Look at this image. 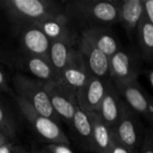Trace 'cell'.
Listing matches in <instances>:
<instances>
[{"instance_id":"obj_1","label":"cell","mask_w":153,"mask_h":153,"mask_svg":"<svg viewBox=\"0 0 153 153\" xmlns=\"http://www.w3.org/2000/svg\"><path fill=\"white\" fill-rule=\"evenodd\" d=\"M64 12L80 31L119 22L117 0H74L64 6Z\"/></svg>"},{"instance_id":"obj_2","label":"cell","mask_w":153,"mask_h":153,"mask_svg":"<svg viewBox=\"0 0 153 153\" xmlns=\"http://www.w3.org/2000/svg\"><path fill=\"white\" fill-rule=\"evenodd\" d=\"M0 9L17 32L23 27L64 13V6L52 0H1Z\"/></svg>"},{"instance_id":"obj_3","label":"cell","mask_w":153,"mask_h":153,"mask_svg":"<svg viewBox=\"0 0 153 153\" xmlns=\"http://www.w3.org/2000/svg\"><path fill=\"white\" fill-rule=\"evenodd\" d=\"M13 85L16 97L22 99L32 107L39 114L56 123L59 121L60 118L56 116L50 105L43 82L27 74H16L13 77Z\"/></svg>"},{"instance_id":"obj_4","label":"cell","mask_w":153,"mask_h":153,"mask_svg":"<svg viewBox=\"0 0 153 153\" xmlns=\"http://www.w3.org/2000/svg\"><path fill=\"white\" fill-rule=\"evenodd\" d=\"M14 100L23 117L34 128L38 134L40 135V137L49 143L64 144L67 146L70 145L69 139L56 122L39 114L32 107L22 99L14 96Z\"/></svg>"},{"instance_id":"obj_5","label":"cell","mask_w":153,"mask_h":153,"mask_svg":"<svg viewBox=\"0 0 153 153\" xmlns=\"http://www.w3.org/2000/svg\"><path fill=\"white\" fill-rule=\"evenodd\" d=\"M112 130L115 139L133 152H136L137 149L142 145L143 140L142 123L137 114L126 105L123 109L118 122Z\"/></svg>"},{"instance_id":"obj_6","label":"cell","mask_w":153,"mask_h":153,"mask_svg":"<svg viewBox=\"0 0 153 153\" xmlns=\"http://www.w3.org/2000/svg\"><path fill=\"white\" fill-rule=\"evenodd\" d=\"M43 84L55 113L71 126L74 115L78 108L75 93L58 81L47 82Z\"/></svg>"},{"instance_id":"obj_7","label":"cell","mask_w":153,"mask_h":153,"mask_svg":"<svg viewBox=\"0 0 153 153\" xmlns=\"http://www.w3.org/2000/svg\"><path fill=\"white\" fill-rule=\"evenodd\" d=\"M113 83L125 104L137 115L141 114L144 116L152 123L153 118L152 100L144 92L137 80Z\"/></svg>"},{"instance_id":"obj_8","label":"cell","mask_w":153,"mask_h":153,"mask_svg":"<svg viewBox=\"0 0 153 153\" xmlns=\"http://www.w3.org/2000/svg\"><path fill=\"white\" fill-rule=\"evenodd\" d=\"M34 25L37 26L51 42H78L80 39V30L65 15V12L63 13L44 19Z\"/></svg>"},{"instance_id":"obj_9","label":"cell","mask_w":153,"mask_h":153,"mask_svg":"<svg viewBox=\"0 0 153 153\" xmlns=\"http://www.w3.org/2000/svg\"><path fill=\"white\" fill-rule=\"evenodd\" d=\"M139 67L137 57L128 50L120 48L108 57L109 78L113 82L137 80L140 73Z\"/></svg>"},{"instance_id":"obj_10","label":"cell","mask_w":153,"mask_h":153,"mask_svg":"<svg viewBox=\"0 0 153 153\" xmlns=\"http://www.w3.org/2000/svg\"><path fill=\"white\" fill-rule=\"evenodd\" d=\"M77 48L85 66L92 76L102 80L109 79L108 56L99 50L81 33Z\"/></svg>"},{"instance_id":"obj_11","label":"cell","mask_w":153,"mask_h":153,"mask_svg":"<svg viewBox=\"0 0 153 153\" xmlns=\"http://www.w3.org/2000/svg\"><path fill=\"white\" fill-rule=\"evenodd\" d=\"M11 65L28 73L31 77L43 82L57 81V75L50 63L43 58L27 55L23 52L9 57Z\"/></svg>"},{"instance_id":"obj_12","label":"cell","mask_w":153,"mask_h":153,"mask_svg":"<svg viewBox=\"0 0 153 153\" xmlns=\"http://www.w3.org/2000/svg\"><path fill=\"white\" fill-rule=\"evenodd\" d=\"M22 52L43 58L49 62L51 41L35 25H30L18 30Z\"/></svg>"},{"instance_id":"obj_13","label":"cell","mask_w":153,"mask_h":153,"mask_svg":"<svg viewBox=\"0 0 153 153\" xmlns=\"http://www.w3.org/2000/svg\"><path fill=\"white\" fill-rule=\"evenodd\" d=\"M107 80L91 76L88 82L75 92L77 106L82 111L98 112L106 91Z\"/></svg>"},{"instance_id":"obj_14","label":"cell","mask_w":153,"mask_h":153,"mask_svg":"<svg viewBox=\"0 0 153 153\" xmlns=\"http://www.w3.org/2000/svg\"><path fill=\"white\" fill-rule=\"evenodd\" d=\"M126 104L119 95L111 79L107 80L106 91L100 105L98 114L102 120L113 129L118 122Z\"/></svg>"},{"instance_id":"obj_15","label":"cell","mask_w":153,"mask_h":153,"mask_svg":"<svg viewBox=\"0 0 153 153\" xmlns=\"http://www.w3.org/2000/svg\"><path fill=\"white\" fill-rule=\"evenodd\" d=\"M91 76L92 75L85 66L77 48L67 65L58 74L57 81L75 93L88 82Z\"/></svg>"},{"instance_id":"obj_16","label":"cell","mask_w":153,"mask_h":153,"mask_svg":"<svg viewBox=\"0 0 153 153\" xmlns=\"http://www.w3.org/2000/svg\"><path fill=\"white\" fill-rule=\"evenodd\" d=\"M91 124V137L89 151L107 153L113 140V130L102 120L97 112L87 113Z\"/></svg>"},{"instance_id":"obj_17","label":"cell","mask_w":153,"mask_h":153,"mask_svg":"<svg viewBox=\"0 0 153 153\" xmlns=\"http://www.w3.org/2000/svg\"><path fill=\"white\" fill-rule=\"evenodd\" d=\"M99 50L107 56H111L120 49V44L109 27H91L80 31Z\"/></svg>"},{"instance_id":"obj_18","label":"cell","mask_w":153,"mask_h":153,"mask_svg":"<svg viewBox=\"0 0 153 153\" xmlns=\"http://www.w3.org/2000/svg\"><path fill=\"white\" fill-rule=\"evenodd\" d=\"M119 22L122 23L128 34L136 31V28L143 18L142 0H117Z\"/></svg>"},{"instance_id":"obj_19","label":"cell","mask_w":153,"mask_h":153,"mask_svg":"<svg viewBox=\"0 0 153 153\" xmlns=\"http://www.w3.org/2000/svg\"><path fill=\"white\" fill-rule=\"evenodd\" d=\"M79 42V41H78ZM78 42L53 41L49 48V63L57 77L77 51Z\"/></svg>"},{"instance_id":"obj_20","label":"cell","mask_w":153,"mask_h":153,"mask_svg":"<svg viewBox=\"0 0 153 153\" xmlns=\"http://www.w3.org/2000/svg\"><path fill=\"white\" fill-rule=\"evenodd\" d=\"M136 36L143 59L151 62L153 52V23L143 15L136 28Z\"/></svg>"},{"instance_id":"obj_21","label":"cell","mask_w":153,"mask_h":153,"mask_svg":"<svg viewBox=\"0 0 153 153\" xmlns=\"http://www.w3.org/2000/svg\"><path fill=\"white\" fill-rule=\"evenodd\" d=\"M70 127L73 128L79 140L89 150L91 137V124L88 114L77 108Z\"/></svg>"},{"instance_id":"obj_22","label":"cell","mask_w":153,"mask_h":153,"mask_svg":"<svg viewBox=\"0 0 153 153\" xmlns=\"http://www.w3.org/2000/svg\"><path fill=\"white\" fill-rule=\"evenodd\" d=\"M0 134L5 139H13L16 135V125L0 101Z\"/></svg>"},{"instance_id":"obj_23","label":"cell","mask_w":153,"mask_h":153,"mask_svg":"<svg viewBox=\"0 0 153 153\" xmlns=\"http://www.w3.org/2000/svg\"><path fill=\"white\" fill-rule=\"evenodd\" d=\"M39 153H74L69 146L64 144L48 143L43 147Z\"/></svg>"},{"instance_id":"obj_24","label":"cell","mask_w":153,"mask_h":153,"mask_svg":"<svg viewBox=\"0 0 153 153\" xmlns=\"http://www.w3.org/2000/svg\"><path fill=\"white\" fill-rule=\"evenodd\" d=\"M140 153H153L152 133L151 129H149L143 135V140L142 143Z\"/></svg>"},{"instance_id":"obj_25","label":"cell","mask_w":153,"mask_h":153,"mask_svg":"<svg viewBox=\"0 0 153 153\" xmlns=\"http://www.w3.org/2000/svg\"><path fill=\"white\" fill-rule=\"evenodd\" d=\"M142 2L143 17L153 23V0H142Z\"/></svg>"},{"instance_id":"obj_26","label":"cell","mask_w":153,"mask_h":153,"mask_svg":"<svg viewBox=\"0 0 153 153\" xmlns=\"http://www.w3.org/2000/svg\"><path fill=\"white\" fill-rule=\"evenodd\" d=\"M107 153H135L133 152L132 151H130L129 149H127L126 147H125L124 145H122L121 143H119L114 137V140L108 151Z\"/></svg>"},{"instance_id":"obj_27","label":"cell","mask_w":153,"mask_h":153,"mask_svg":"<svg viewBox=\"0 0 153 153\" xmlns=\"http://www.w3.org/2000/svg\"><path fill=\"white\" fill-rule=\"evenodd\" d=\"M0 153H23L22 150L12 143L4 142L0 144Z\"/></svg>"},{"instance_id":"obj_28","label":"cell","mask_w":153,"mask_h":153,"mask_svg":"<svg viewBox=\"0 0 153 153\" xmlns=\"http://www.w3.org/2000/svg\"><path fill=\"white\" fill-rule=\"evenodd\" d=\"M0 91L1 92H11V90L8 86L7 81H6V77L3 72V70L0 67Z\"/></svg>"},{"instance_id":"obj_29","label":"cell","mask_w":153,"mask_h":153,"mask_svg":"<svg viewBox=\"0 0 153 153\" xmlns=\"http://www.w3.org/2000/svg\"><path fill=\"white\" fill-rule=\"evenodd\" d=\"M147 74V78H148V81H149V83H150V86L152 88L153 87V72L152 70H148L146 72Z\"/></svg>"},{"instance_id":"obj_30","label":"cell","mask_w":153,"mask_h":153,"mask_svg":"<svg viewBox=\"0 0 153 153\" xmlns=\"http://www.w3.org/2000/svg\"><path fill=\"white\" fill-rule=\"evenodd\" d=\"M0 8H1V0H0Z\"/></svg>"},{"instance_id":"obj_31","label":"cell","mask_w":153,"mask_h":153,"mask_svg":"<svg viewBox=\"0 0 153 153\" xmlns=\"http://www.w3.org/2000/svg\"><path fill=\"white\" fill-rule=\"evenodd\" d=\"M33 153H39V152H33Z\"/></svg>"}]
</instances>
